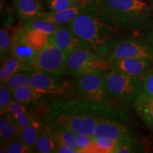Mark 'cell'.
Instances as JSON below:
<instances>
[{
    "label": "cell",
    "mask_w": 153,
    "mask_h": 153,
    "mask_svg": "<svg viewBox=\"0 0 153 153\" xmlns=\"http://www.w3.org/2000/svg\"><path fill=\"white\" fill-rule=\"evenodd\" d=\"M142 94L146 96H153V68L143 79Z\"/></svg>",
    "instance_id": "cell-35"
},
{
    "label": "cell",
    "mask_w": 153,
    "mask_h": 153,
    "mask_svg": "<svg viewBox=\"0 0 153 153\" xmlns=\"http://www.w3.org/2000/svg\"><path fill=\"white\" fill-rule=\"evenodd\" d=\"M54 153H75V152L72 149L62 146V145H57Z\"/></svg>",
    "instance_id": "cell-37"
},
{
    "label": "cell",
    "mask_w": 153,
    "mask_h": 153,
    "mask_svg": "<svg viewBox=\"0 0 153 153\" xmlns=\"http://www.w3.org/2000/svg\"><path fill=\"white\" fill-rule=\"evenodd\" d=\"M27 34V30L23 24L15 28L11 36V55L24 62L28 70V65L33 60L38 52L28 45Z\"/></svg>",
    "instance_id": "cell-12"
},
{
    "label": "cell",
    "mask_w": 153,
    "mask_h": 153,
    "mask_svg": "<svg viewBox=\"0 0 153 153\" xmlns=\"http://www.w3.org/2000/svg\"><path fill=\"white\" fill-rule=\"evenodd\" d=\"M30 71H19L6 81L5 85L12 91L18 88L23 87H30Z\"/></svg>",
    "instance_id": "cell-27"
},
{
    "label": "cell",
    "mask_w": 153,
    "mask_h": 153,
    "mask_svg": "<svg viewBox=\"0 0 153 153\" xmlns=\"http://www.w3.org/2000/svg\"><path fill=\"white\" fill-rule=\"evenodd\" d=\"M46 123L48 124L57 145H62L72 149L75 153H80L76 143V134L73 131L63 124L55 122Z\"/></svg>",
    "instance_id": "cell-17"
},
{
    "label": "cell",
    "mask_w": 153,
    "mask_h": 153,
    "mask_svg": "<svg viewBox=\"0 0 153 153\" xmlns=\"http://www.w3.org/2000/svg\"><path fill=\"white\" fill-rule=\"evenodd\" d=\"M11 55V36L8 28H1L0 30V60L1 64Z\"/></svg>",
    "instance_id": "cell-30"
},
{
    "label": "cell",
    "mask_w": 153,
    "mask_h": 153,
    "mask_svg": "<svg viewBox=\"0 0 153 153\" xmlns=\"http://www.w3.org/2000/svg\"><path fill=\"white\" fill-rule=\"evenodd\" d=\"M50 41L62 49L68 55L75 50L82 48H89L67 24L62 25L56 33L50 37Z\"/></svg>",
    "instance_id": "cell-13"
},
{
    "label": "cell",
    "mask_w": 153,
    "mask_h": 153,
    "mask_svg": "<svg viewBox=\"0 0 153 153\" xmlns=\"http://www.w3.org/2000/svg\"><path fill=\"white\" fill-rule=\"evenodd\" d=\"M134 133L129 106H114L101 113L92 137L119 140Z\"/></svg>",
    "instance_id": "cell-4"
},
{
    "label": "cell",
    "mask_w": 153,
    "mask_h": 153,
    "mask_svg": "<svg viewBox=\"0 0 153 153\" xmlns=\"http://www.w3.org/2000/svg\"><path fill=\"white\" fill-rule=\"evenodd\" d=\"M71 82L69 95L81 97L102 111L114 106H120L115 102L107 90L104 74L72 76Z\"/></svg>",
    "instance_id": "cell-5"
},
{
    "label": "cell",
    "mask_w": 153,
    "mask_h": 153,
    "mask_svg": "<svg viewBox=\"0 0 153 153\" xmlns=\"http://www.w3.org/2000/svg\"><path fill=\"white\" fill-rule=\"evenodd\" d=\"M57 147L50 127L45 121L43 129L38 135L35 144V152L38 153H53Z\"/></svg>",
    "instance_id": "cell-21"
},
{
    "label": "cell",
    "mask_w": 153,
    "mask_h": 153,
    "mask_svg": "<svg viewBox=\"0 0 153 153\" xmlns=\"http://www.w3.org/2000/svg\"><path fill=\"white\" fill-rule=\"evenodd\" d=\"M1 25L5 28H9L14 22V10L11 9L7 4L6 0H1Z\"/></svg>",
    "instance_id": "cell-33"
},
{
    "label": "cell",
    "mask_w": 153,
    "mask_h": 153,
    "mask_svg": "<svg viewBox=\"0 0 153 153\" xmlns=\"http://www.w3.org/2000/svg\"><path fill=\"white\" fill-rule=\"evenodd\" d=\"M41 1H42V0H41ZM43 1H45V0H43Z\"/></svg>",
    "instance_id": "cell-40"
},
{
    "label": "cell",
    "mask_w": 153,
    "mask_h": 153,
    "mask_svg": "<svg viewBox=\"0 0 153 153\" xmlns=\"http://www.w3.org/2000/svg\"><path fill=\"white\" fill-rule=\"evenodd\" d=\"M123 58H142L153 62V52L139 35L125 33L118 40L105 60L108 63L113 60Z\"/></svg>",
    "instance_id": "cell-9"
},
{
    "label": "cell",
    "mask_w": 153,
    "mask_h": 153,
    "mask_svg": "<svg viewBox=\"0 0 153 153\" xmlns=\"http://www.w3.org/2000/svg\"><path fill=\"white\" fill-rule=\"evenodd\" d=\"M94 1L95 0H90L87 2L79 4L65 10L57 11V12L49 11H45L41 17L56 23L57 24L66 25L87 11L92 5Z\"/></svg>",
    "instance_id": "cell-16"
},
{
    "label": "cell",
    "mask_w": 153,
    "mask_h": 153,
    "mask_svg": "<svg viewBox=\"0 0 153 153\" xmlns=\"http://www.w3.org/2000/svg\"><path fill=\"white\" fill-rule=\"evenodd\" d=\"M65 76L30 71V85L38 90L50 95H69L72 82Z\"/></svg>",
    "instance_id": "cell-10"
},
{
    "label": "cell",
    "mask_w": 153,
    "mask_h": 153,
    "mask_svg": "<svg viewBox=\"0 0 153 153\" xmlns=\"http://www.w3.org/2000/svg\"><path fill=\"white\" fill-rule=\"evenodd\" d=\"M11 92L14 100L27 105L32 111L34 108H38V106L45 104V101L51 96L38 90L32 86L18 88Z\"/></svg>",
    "instance_id": "cell-15"
},
{
    "label": "cell",
    "mask_w": 153,
    "mask_h": 153,
    "mask_svg": "<svg viewBox=\"0 0 153 153\" xmlns=\"http://www.w3.org/2000/svg\"><path fill=\"white\" fill-rule=\"evenodd\" d=\"M28 45L36 52H39L48 44L50 36L48 34L37 30H27Z\"/></svg>",
    "instance_id": "cell-26"
},
{
    "label": "cell",
    "mask_w": 153,
    "mask_h": 153,
    "mask_svg": "<svg viewBox=\"0 0 153 153\" xmlns=\"http://www.w3.org/2000/svg\"><path fill=\"white\" fill-rule=\"evenodd\" d=\"M13 10L21 24L40 18L46 11L41 0H14Z\"/></svg>",
    "instance_id": "cell-14"
},
{
    "label": "cell",
    "mask_w": 153,
    "mask_h": 153,
    "mask_svg": "<svg viewBox=\"0 0 153 153\" xmlns=\"http://www.w3.org/2000/svg\"><path fill=\"white\" fill-rule=\"evenodd\" d=\"M108 65L111 71L144 79L152 69L153 62L142 58H123L110 61Z\"/></svg>",
    "instance_id": "cell-11"
},
{
    "label": "cell",
    "mask_w": 153,
    "mask_h": 153,
    "mask_svg": "<svg viewBox=\"0 0 153 153\" xmlns=\"http://www.w3.org/2000/svg\"><path fill=\"white\" fill-rule=\"evenodd\" d=\"M89 1L90 0H45L44 4L49 11L57 12Z\"/></svg>",
    "instance_id": "cell-28"
},
{
    "label": "cell",
    "mask_w": 153,
    "mask_h": 153,
    "mask_svg": "<svg viewBox=\"0 0 153 153\" xmlns=\"http://www.w3.org/2000/svg\"><path fill=\"white\" fill-rule=\"evenodd\" d=\"M68 55L51 41L39 51L28 65L29 71H36L53 75L68 76L67 59Z\"/></svg>",
    "instance_id": "cell-8"
},
{
    "label": "cell",
    "mask_w": 153,
    "mask_h": 153,
    "mask_svg": "<svg viewBox=\"0 0 153 153\" xmlns=\"http://www.w3.org/2000/svg\"><path fill=\"white\" fill-rule=\"evenodd\" d=\"M107 90L120 106H130L142 93L143 78L118 73L108 70L104 74Z\"/></svg>",
    "instance_id": "cell-6"
},
{
    "label": "cell",
    "mask_w": 153,
    "mask_h": 153,
    "mask_svg": "<svg viewBox=\"0 0 153 153\" xmlns=\"http://www.w3.org/2000/svg\"><path fill=\"white\" fill-rule=\"evenodd\" d=\"M76 143L78 148L82 152H95L94 140L91 136L76 134Z\"/></svg>",
    "instance_id": "cell-34"
},
{
    "label": "cell",
    "mask_w": 153,
    "mask_h": 153,
    "mask_svg": "<svg viewBox=\"0 0 153 153\" xmlns=\"http://www.w3.org/2000/svg\"><path fill=\"white\" fill-rule=\"evenodd\" d=\"M144 40V41L149 45L153 52V24L148 29L145 30L139 35Z\"/></svg>",
    "instance_id": "cell-36"
},
{
    "label": "cell",
    "mask_w": 153,
    "mask_h": 153,
    "mask_svg": "<svg viewBox=\"0 0 153 153\" xmlns=\"http://www.w3.org/2000/svg\"><path fill=\"white\" fill-rule=\"evenodd\" d=\"M7 112L10 114L16 123L18 128L19 134L23 128H24L32 121L35 114L27 105L14 99L11 103Z\"/></svg>",
    "instance_id": "cell-19"
},
{
    "label": "cell",
    "mask_w": 153,
    "mask_h": 153,
    "mask_svg": "<svg viewBox=\"0 0 153 153\" xmlns=\"http://www.w3.org/2000/svg\"><path fill=\"white\" fill-rule=\"evenodd\" d=\"M133 109L150 128L153 127V96H146L142 93L132 103Z\"/></svg>",
    "instance_id": "cell-20"
},
{
    "label": "cell",
    "mask_w": 153,
    "mask_h": 153,
    "mask_svg": "<svg viewBox=\"0 0 153 153\" xmlns=\"http://www.w3.org/2000/svg\"><path fill=\"white\" fill-rule=\"evenodd\" d=\"M23 24L26 30H37L52 36L57 31L62 25L57 24L44 18H36L24 23Z\"/></svg>",
    "instance_id": "cell-25"
},
{
    "label": "cell",
    "mask_w": 153,
    "mask_h": 153,
    "mask_svg": "<svg viewBox=\"0 0 153 153\" xmlns=\"http://www.w3.org/2000/svg\"><path fill=\"white\" fill-rule=\"evenodd\" d=\"M108 70L109 65L106 60L95 54L89 48L75 50L68 55L67 59L68 76L104 74Z\"/></svg>",
    "instance_id": "cell-7"
},
{
    "label": "cell",
    "mask_w": 153,
    "mask_h": 153,
    "mask_svg": "<svg viewBox=\"0 0 153 153\" xmlns=\"http://www.w3.org/2000/svg\"><path fill=\"white\" fill-rule=\"evenodd\" d=\"M67 25L95 54L104 59L126 33L101 19L97 11V0Z\"/></svg>",
    "instance_id": "cell-3"
},
{
    "label": "cell",
    "mask_w": 153,
    "mask_h": 153,
    "mask_svg": "<svg viewBox=\"0 0 153 153\" xmlns=\"http://www.w3.org/2000/svg\"><path fill=\"white\" fill-rule=\"evenodd\" d=\"M145 145L136 133L118 140V144L113 153L145 152Z\"/></svg>",
    "instance_id": "cell-23"
},
{
    "label": "cell",
    "mask_w": 153,
    "mask_h": 153,
    "mask_svg": "<svg viewBox=\"0 0 153 153\" xmlns=\"http://www.w3.org/2000/svg\"><path fill=\"white\" fill-rule=\"evenodd\" d=\"M93 138V137H92ZM95 152H114L118 144V140L106 138H93Z\"/></svg>",
    "instance_id": "cell-31"
},
{
    "label": "cell",
    "mask_w": 153,
    "mask_h": 153,
    "mask_svg": "<svg viewBox=\"0 0 153 153\" xmlns=\"http://www.w3.org/2000/svg\"><path fill=\"white\" fill-rule=\"evenodd\" d=\"M103 111L77 96H58L47 105L43 118L46 122L68 126L77 135L92 137Z\"/></svg>",
    "instance_id": "cell-1"
},
{
    "label": "cell",
    "mask_w": 153,
    "mask_h": 153,
    "mask_svg": "<svg viewBox=\"0 0 153 153\" xmlns=\"http://www.w3.org/2000/svg\"><path fill=\"white\" fill-rule=\"evenodd\" d=\"M14 100L12 92L5 84H1L0 86V112L1 114L7 112L11 103Z\"/></svg>",
    "instance_id": "cell-32"
},
{
    "label": "cell",
    "mask_w": 153,
    "mask_h": 153,
    "mask_svg": "<svg viewBox=\"0 0 153 153\" xmlns=\"http://www.w3.org/2000/svg\"><path fill=\"white\" fill-rule=\"evenodd\" d=\"M44 125L45 120L43 116H39L38 114H34L32 121L19 133L21 138L24 141L25 145L29 148L30 152H34L35 151L36 141Z\"/></svg>",
    "instance_id": "cell-18"
},
{
    "label": "cell",
    "mask_w": 153,
    "mask_h": 153,
    "mask_svg": "<svg viewBox=\"0 0 153 153\" xmlns=\"http://www.w3.org/2000/svg\"><path fill=\"white\" fill-rule=\"evenodd\" d=\"M152 128V131H153V127H152V128Z\"/></svg>",
    "instance_id": "cell-39"
},
{
    "label": "cell",
    "mask_w": 153,
    "mask_h": 153,
    "mask_svg": "<svg viewBox=\"0 0 153 153\" xmlns=\"http://www.w3.org/2000/svg\"><path fill=\"white\" fill-rule=\"evenodd\" d=\"M19 134L18 128L14 119L8 112L0 116V143L4 145Z\"/></svg>",
    "instance_id": "cell-22"
},
{
    "label": "cell",
    "mask_w": 153,
    "mask_h": 153,
    "mask_svg": "<svg viewBox=\"0 0 153 153\" xmlns=\"http://www.w3.org/2000/svg\"><path fill=\"white\" fill-rule=\"evenodd\" d=\"M148 1H150V3H152V4H153V0H148Z\"/></svg>",
    "instance_id": "cell-38"
},
{
    "label": "cell",
    "mask_w": 153,
    "mask_h": 153,
    "mask_svg": "<svg viewBox=\"0 0 153 153\" xmlns=\"http://www.w3.org/2000/svg\"><path fill=\"white\" fill-rule=\"evenodd\" d=\"M19 71H28L27 67L16 57L11 55L1 64L0 82L4 84L13 74Z\"/></svg>",
    "instance_id": "cell-24"
},
{
    "label": "cell",
    "mask_w": 153,
    "mask_h": 153,
    "mask_svg": "<svg viewBox=\"0 0 153 153\" xmlns=\"http://www.w3.org/2000/svg\"><path fill=\"white\" fill-rule=\"evenodd\" d=\"M1 152L6 153H28L29 148L25 145L19 134L11 139L4 145H1Z\"/></svg>",
    "instance_id": "cell-29"
},
{
    "label": "cell",
    "mask_w": 153,
    "mask_h": 153,
    "mask_svg": "<svg viewBox=\"0 0 153 153\" xmlns=\"http://www.w3.org/2000/svg\"><path fill=\"white\" fill-rule=\"evenodd\" d=\"M103 20L122 31L140 35L153 24V4L144 0H97Z\"/></svg>",
    "instance_id": "cell-2"
}]
</instances>
